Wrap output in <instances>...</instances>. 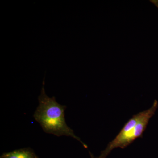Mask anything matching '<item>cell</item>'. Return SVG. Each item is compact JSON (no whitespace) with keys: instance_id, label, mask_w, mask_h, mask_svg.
<instances>
[{"instance_id":"obj_1","label":"cell","mask_w":158,"mask_h":158,"mask_svg":"<svg viewBox=\"0 0 158 158\" xmlns=\"http://www.w3.org/2000/svg\"><path fill=\"white\" fill-rule=\"evenodd\" d=\"M44 82L38 96L39 105L34 112V117L40 125L42 129L48 134L55 135L72 137L81 142L84 147L87 148L73 130L66 123L65 117L66 106L58 103L55 97H50L46 94Z\"/></svg>"},{"instance_id":"obj_3","label":"cell","mask_w":158,"mask_h":158,"mask_svg":"<svg viewBox=\"0 0 158 158\" xmlns=\"http://www.w3.org/2000/svg\"><path fill=\"white\" fill-rule=\"evenodd\" d=\"M1 158H37L32 149L24 148L16 150L3 154Z\"/></svg>"},{"instance_id":"obj_2","label":"cell","mask_w":158,"mask_h":158,"mask_svg":"<svg viewBox=\"0 0 158 158\" xmlns=\"http://www.w3.org/2000/svg\"><path fill=\"white\" fill-rule=\"evenodd\" d=\"M158 102L155 100L149 109L134 115L124 125L120 131L102 152L98 158H106L115 148H124L137 138H142L150 119L155 114Z\"/></svg>"}]
</instances>
